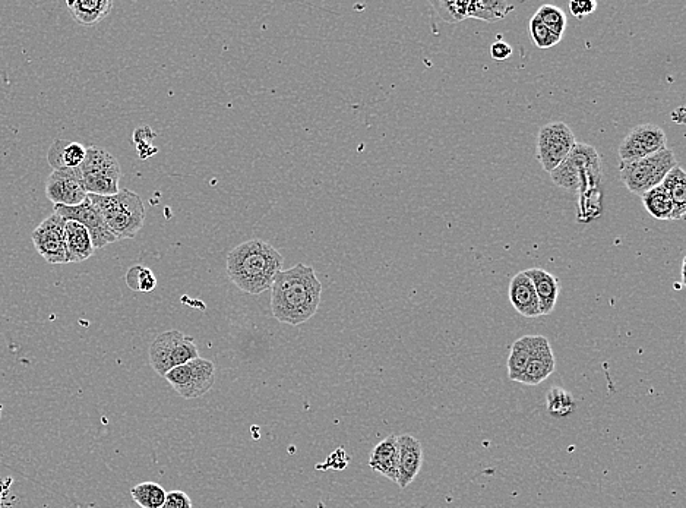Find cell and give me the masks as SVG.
<instances>
[{
	"label": "cell",
	"instance_id": "cell-1",
	"mask_svg": "<svg viewBox=\"0 0 686 508\" xmlns=\"http://www.w3.org/2000/svg\"><path fill=\"white\" fill-rule=\"evenodd\" d=\"M322 285L311 265L296 264L281 270L271 286V311L275 320L300 326L315 317L321 304Z\"/></svg>",
	"mask_w": 686,
	"mask_h": 508
},
{
	"label": "cell",
	"instance_id": "cell-2",
	"mask_svg": "<svg viewBox=\"0 0 686 508\" xmlns=\"http://www.w3.org/2000/svg\"><path fill=\"white\" fill-rule=\"evenodd\" d=\"M283 264V255L261 239L235 246L226 260L233 285L249 295H261L270 290L275 277L283 270Z\"/></svg>",
	"mask_w": 686,
	"mask_h": 508
},
{
	"label": "cell",
	"instance_id": "cell-3",
	"mask_svg": "<svg viewBox=\"0 0 686 508\" xmlns=\"http://www.w3.org/2000/svg\"><path fill=\"white\" fill-rule=\"evenodd\" d=\"M88 198L118 241L135 238L144 227L145 205L135 192L119 189L118 194L110 197L88 195Z\"/></svg>",
	"mask_w": 686,
	"mask_h": 508
},
{
	"label": "cell",
	"instance_id": "cell-4",
	"mask_svg": "<svg viewBox=\"0 0 686 508\" xmlns=\"http://www.w3.org/2000/svg\"><path fill=\"white\" fill-rule=\"evenodd\" d=\"M550 179L559 188L577 194L599 188L602 182V157L593 145L575 143L567 159L550 172Z\"/></svg>",
	"mask_w": 686,
	"mask_h": 508
},
{
	"label": "cell",
	"instance_id": "cell-5",
	"mask_svg": "<svg viewBox=\"0 0 686 508\" xmlns=\"http://www.w3.org/2000/svg\"><path fill=\"white\" fill-rule=\"evenodd\" d=\"M79 178L88 195L110 197L118 194L122 169L118 159L100 147H88L84 162L78 167Z\"/></svg>",
	"mask_w": 686,
	"mask_h": 508
},
{
	"label": "cell",
	"instance_id": "cell-6",
	"mask_svg": "<svg viewBox=\"0 0 686 508\" xmlns=\"http://www.w3.org/2000/svg\"><path fill=\"white\" fill-rule=\"evenodd\" d=\"M678 166V159L670 148H663L653 156L644 157L637 162L621 163L619 175L625 188L632 194H646L650 189L662 185L667 173Z\"/></svg>",
	"mask_w": 686,
	"mask_h": 508
},
{
	"label": "cell",
	"instance_id": "cell-7",
	"mask_svg": "<svg viewBox=\"0 0 686 508\" xmlns=\"http://www.w3.org/2000/svg\"><path fill=\"white\" fill-rule=\"evenodd\" d=\"M196 358H199V352L194 339L179 330L158 334L150 346V364L163 378L176 366Z\"/></svg>",
	"mask_w": 686,
	"mask_h": 508
},
{
	"label": "cell",
	"instance_id": "cell-8",
	"mask_svg": "<svg viewBox=\"0 0 686 508\" xmlns=\"http://www.w3.org/2000/svg\"><path fill=\"white\" fill-rule=\"evenodd\" d=\"M164 378L183 399H199L214 387L216 366L208 359L199 356L186 364L176 366L172 371L167 372Z\"/></svg>",
	"mask_w": 686,
	"mask_h": 508
},
{
	"label": "cell",
	"instance_id": "cell-9",
	"mask_svg": "<svg viewBox=\"0 0 686 508\" xmlns=\"http://www.w3.org/2000/svg\"><path fill=\"white\" fill-rule=\"evenodd\" d=\"M575 143L574 132L564 122H550L537 135V160L545 172H553L565 159Z\"/></svg>",
	"mask_w": 686,
	"mask_h": 508
},
{
	"label": "cell",
	"instance_id": "cell-10",
	"mask_svg": "<svg viewBox=\"0 0 686 508\" xmlns=\"http://www.w3.org/2000/svg\"><path fill=\"white\" fill-rule=\"evenodd\" d=\"M665 131L654 123L635 126L619 145L621 163L637 162L666 148Z\"/></svg>",
	"mask_w": 686,
	"mask_h": 508
},
{
	"label": "cell",
	"instance_id": "cell-11",
	"mask_svg": "<svg viewBox=\"0 0 686 508\" xmlns=\"http://www.w3.org/2000/svg\"><path fill=\"white\" fill-rule=\"evenodd\" d=\"M55 213H58L65 220H72V222L82 224L90 233L94 249L104 248V246L118 242V239L113 235L112 230L107 227L103 217H101V214L98 213L97 208L94 207L88 197L81 204L74 205V207L55 205Z\"/></svg>",
	"mask_w": 686,
	"mask_h": 508
},
{
	"label": "cell",
	"instance_id": "cell-12",
	"mask_svg": "<svg viewBox=\"0 0 686 508\" xmlns=\"http://www.w3.org/2000/svg\"><path fill=\"white\" fill-rule=\"evenodd\" d=\"M66 220L58 213L47 217L33 232V244L37 252L49 264H68L65 244Z\"/></svg>",
	"mask_w": 686,
	"mask_h": 508
},
{
	"label": "cell",
	"instance_id": "cell-13",
	"mask_svg": "<svg viewBox=\"0 0 686 508\" xmlns=\"http://www.w3.org/2000/svg\"><path fill=\"white\" fill-rule=\"evenodd\" d=\"M46 195L53 204L63 207H74L88 197L79 178L78 169L53 170L47 179Z\"/></svg>",
	"mask_w": 686,
	"mask_h": 508
},
{
	"label": "cell",
	"instance_id": "cell-14",
	"mask_svg": "<svg viewBox=\"0 0 686 508\" xmlns=\"http://www.w3.org/2000/svg\"><path fill=\"white\" fill-rule=\"evenodd\" d=\"M555 365V355H553L549 340L545 336H533L529 364H527L521 384L531 387L539 386L553 374Z\"/></svg>",
	"mask_w": 686,
	"mask_h": 508
},
{
	"label": "cell",
	"instance_id": "cell-15",
	"mask_svg": "<svg viewBox=\"0 0 686 508\" xmlns=\"http://www.w3.org/2000/svg\"><path fill=\"white\" fill-rule=\"evenodd\" d=\"M398 441V487L406 489L419 475L423 465V448L413 435L403 434Z\"/></svg>",
	"mask_w": 686,
	"mask_h": 508
},
{
	"label": "cell",
	"instance_id": "cell-16",
	"mask_svg": "<svg viewBox=\"0 0 686 508\" xmlns=\"http://www.w3.org/2000/svg\"><path fill=\"white\" fill-rule=\"evenodd\" d=\"M524 273L527 274L533 283L534 290H536L540 317H548L555 311L556 302H558L559 293H561L558 277L553 276L549 271L542 270V268H529Z\"/></svg>",
	"mask_w": 686,
	"mask_h": 508
},
{
	"label": "cell",
	"instance_id": "cell-17",
	"mask_svg": "<svg viewBox=\"0 0 686 508\" xmlns=\"http://www.w3.org/2000/svg\"><path fill=\"white\" fill-rule=\"evenodd\" d=\"M510 302L512 308L526 318L540 317L539 299L533 283L524 271L515 274L510 283Z\"/></svg>",
	"mask_w": 686,
	"mask_h": 508
},
{
	"label": "cell",
	"instance_id": "cell-18",
	"mask_svg": "<svg viewBox=\"0 0 686 508\" xmlns=\"http://www.w3.org/2000/svg\"><path fill=\"white\" fill-rule=\"evenodd\" d=\"M66 260L68 263H82L93 257V241L90 233L82 224L66 220L65 223Z\"/></svg>",
	"mask_w": 686,
	"mask_h": 508
},
{
	"label": "cell",
	"instance_id": "cell-19",
	"mask_svg": "<svg viewBox=\"0 0 686 508\" xmlns=\"http://www.w3.org/2000/svg\"><path fill=\"white\" fill-rule=\"evenodd\" d=\"M369 466L375 472L397 484L398 481V441L397 435H390L373 448Z\"/></svg>",
	"mask_w": 686,
	"mask_h": 508
},
{
	"label": "cell",
	"instance_id": "cell-20",
	"mask_svg": "<svg viewBox=\"0 0 686 508\" xmlns=\"http://www.w3.org/2000/svg\"><path fill=\"white\" fill-rule=\"evenodd\" d=\"M87 148L77 141L56 140L50 147L47 160L53 170L78 169L84 162Z\"/></svg>",
	"mask_w": 686,
	"mask_h": 508
},
{
	"label": "cell",
	"instance_id": "cell-21",
	"mask_svg": "<svg viewBox=\"0 0 686 508\" xmlns=\"http://www.w3.org/2000/svg\"><path fill=\"white\" fill-rule=\"evenodd\" d=\"M112 0H74L68 2V9L74 20L85 27H93L104 20L112 11Z\"/></svg>",
	"mask_w": 686,
	"mask_h": 508
},
{
	"label": "cell",
	"instance_id": "cell-22",
	"mask_svg": "<svg viewBox=\"0 0 686 508\" xmlns=\"http://www.w3.org/2000/svg\"><path fill=\"white\" fill-rule=\"evenodd\" d=\"M673 203L672 220H684L686 216V173L681 166L673 167L662 182Z\"/></svg>",
	"mask_w": 686,
	"mask_h": 508
},
{
	"label": "cell",
	"instance_id": "cell-23",
	"mask_svg": "<svg viewBox=\"0 0 686 508\" xmlns=\"http://www.w3.org/2000/svg\"><path fill=\"white\" fill-rule=\"evenodd\" d=\"M515 6L505 0H473L469 5V18L495 22L504 20Z\"/></svg>",
	"mask_w": 686,
	"mask_h": 508
},
{
	"label": "cell",
	"instance_id": "cell-24",
	"mask_svg": "<svg viewBox=\"0 0 686 508\" xmlns=\"http://www.w3.org/2000/svg\"><path fill=\"white\" fill-rule=\"evenodd\" d=\"M531 347H533V336H524L515 340L511 347L510 358H508V377L515 383H521L527 364H529Z\"/></svg>",
	"mask_w": 686,
	"mask_h": 508
},
{
	"label": "cell",
	"instance_id": "cell-25",
	"mask_svg": "<svg viewBox=\"0 0 686 508\" xmlns=\"http://www.w3.org/2000/svg\"><path fill=\"white\" fill-rule=\"evenodd\" d=\"M641 200H643L647 213L654 219L662 220V222L672 220L673 203L662 185L656 186V188L641 195Z\"/></svg>",
	"mask_w": 686,
	"mask_h": 508
},
{
	"label": "cell",
	"instance_id": "cell-26",
	"mask_svg": "<svg viewBox=\"0 0 686 508\" xmlns=\"http://www.w3.org/2000/svg\"><path fill=\"white\" fill-rule=\"evenodd\" d=\"M603 214L602 189L591 188L578 194V222L588 223Z\"/></svg>",
	"mask_w": 686,
	"mask_h": 508
},
{
	"label": "cell",
	"instance_id": "cell-27",
	"mask_svg": "<svg viewBox=\"0 0 686 508\" xmlns=\"http://www.w3.org/2000/svg\"><path fill=\"white\" fill-rule=\"evenodd\" d=\"M132 498L141 508H161L166 501V489L156 482H142L131 489Z\"/></svg>",
	"mask_w": 686,
	"mask_h": 508
},
{
	"label": "cell",
	"instance_id": "cell-28",
	"mask_svg": "<svg viewBox=\"0 0 686 508\" xmlns=\"http://www.w3.org/2000/svg\"><path fill=\"white\" fill-rule=\"evenodd\" d=\"M469 0H432L431 6L438 12L439 17L450 24H457L469 18Z\"/></svg>",
	"mask_w": 686,
	"mask_h": 508
},
{
	"label": "cell",
	"instance_id": "cell-29",
	"mask_svg": "<svg viewBox=\"0 0 686 508\" xmlns=\"http://www.w3.org/2000/svg\"><path fill=\"white\" fill-rule=\"evenodd\" d=\"M546 407L555 418H565L575 409V400L571 393L561 387L550 388L546 396Z\"/></svg>",
	"mask_w": 686,
	"mask_h": 508
},
{
	"label": "cell",
	"instance_id": "cell-30",
	"mask_svg": "<svg viewBox=\"0 0 686 508\" xmlns=\"http://www.w3.org/2000/svg\"><path fill=\"white\" fill-rule=\"evenodd\" d=\"M126 285L134 292L150 293L157 287V277L151 268L134 265L126 273Z\"/></svg>",
	"mask_w": 686,
	"mask_h": 508
},
{
	"label": "cell",
	"instance_id": "cell-31",
	"mask_svg": "<svg viewBox=\"0 0 686 508\" xmlns=\"http://www.w3.org/2000/svg\"><path fill=\"white\" fill-rule=\"evenodd\" d=\"M536 15L553 34L559 37L564 36L565 30H567V15H565L561 8L553 5H543L536 12Z\"/></svg>",
	"mask_w": 686,
	"mask_h": 508
},
{
	"label": "cell",
	"instance_id": "cell-32",
	"mask_svg": "<svg viewBox=\"0 0 686 508\" xmlns=\"http://www.w3.org/2000/svg\"><path fill=\"white\" fill-rule=\"evenodd\" d=\"M530 36L531 41H533L534 46L539 47V49H550V47L556 46L562 37L556 36L552 31L539 20L537 15H534L530 20Z\"/></svg>",
	"mask_w": 686,
	"mask_h": 508
},
{
	"label": "cell",
	"instance_id": "cell-33",
	"mask_svg": "<svg viewBox=\"0 0 686 508\" xmlns=\"http://www.w3.org/2000/svg\"><path fill=\"white\" fill-rule=\"evenodd\" d=\"M596 9L597 3L593 0H572L569 2V12L575 18L587 17V15L594 14Z\"/></svg>",
	"mask_w": 686,
	"mask_h": 508
},
{
	"label": "cell",
	"instance_id": "cell-34",
	"mask_svg": "<svg viewBox=\"0 0 686 508\" xmlns=\"http://www.w3.org/2000/svg\"><path fill=\"white\" fill-rule=\"evenodd\" d=\"M161 508H192V500L183 491L167 492L166 501Z\"/></svg>",
	"mask_w": 686,
	"mask_h": 508
},
{
	"label": "cell",
	"instance_id": "cell-35",
	"mask_svg": "<svg viewBox=\"0 0 686 508\" xmlns=\"http://www.w3.org/2000/svg\"><path fill=\"white\" fill-rule=\"evenodd\" d=\"M512 55V47L510 44L505 43V41L498 40L496 43L492 44L490 47V56H492L495 61L504 62Z\"/></svg>",
	"mask_w": 686,
	"mask_h": 508
},
{
	"label": "cell",
	"instance_id": "cell-36",
	"mask_svg": "<svg viewBox=\"0 0 686 508\" xmlns=\"http://www.w3.org/2000/svg\"><path fill=\"white\" fill-rule=\"evenodd\" d=\"M132 138H134L135 145L151 144V141H153L154 138H156V134H154V132L151 131L150 126H141V128L135 129Z\"/></svg>",
	"mask_w": 686,
	"mask_h": 508
},
{
	"label": "cell",
	"instance_id": "cell-37",
	"mask_svg": "<svg viewBox=\"0 0 686 508\" xmlns=\"http://www.w3.org/2000/svg\"><path fill=\"white\" fill-rule=\"evenodd\" d=\"M137 150L139 154V159L145 160L148 159V157L154 156V154H157V147H154L153 144H139L137 145Z\"/></svg>",
	"mask_w": 686,
	"mask_h": 508
}]
</instances>
